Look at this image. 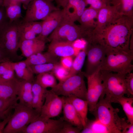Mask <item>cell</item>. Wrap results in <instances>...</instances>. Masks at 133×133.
I'll list each match as a JSON object with an SVG mask.
<instances>
[{"instance_id":"1","label":"cell","mask_w":133,"mask_h":133,"mask_svg":"<svg viewBox=\"0 0 133 133\" xmlns=\"http://www.w3.org/2000/svg\"><path fill=\"white\" fill-rule=\"evenodd\" d=\"M133 30V17L118 15L104 27L92 31L89 37L104 45L106 53L128 52Z\"/></svg>"},{"instance_id":"2","label":"cell","mask_w":133,"mask_h":133,"mask_svg":"<svg viewBox=\"0 0 133 133\" xmlns=\"http://www.w3.org/2000/svg\"><path fill=\"white\" fill-rule=\"evenodd\" d=\"M119 111L118 108H114L111 103L104 98L100 97L92 113L95 119L105 126L110 133H121V125L124 118L119 116Z\"/></svg>"},{"instance_id":"3","label":"cell","mask_w":133,"mask_h":133,"mask_svg":"<svg viewBox=\"0 0 133 133\" xmlns=\"http://www.w3.org/2000/svg\"><path fill=\"white\" fill-rule=\"evenodd\" d=\"M100 73L103 87L100 98H104L111 103H117L119 98L127 94L125 81L126 75L100 70Z\"/></svg>"},{"instance_id":"4","label":"cell","mask_w":133,"mask_h":133,"mask_svg":"<svg viewBox=\"0 0 133 133\" xmlns=\"http://www.w3.org/2000/svg\"><path fill=\"white\" fill-rule=\"evenodd\" d=\"M14 111L3 133H22L31 122L38 118L40 114L32 107L17 102Z\"/></svg>"},{"instance_id":"5","label":"cell","mask_w":133,"mask_h":133,"mask_svg":"<svg viewBox=\"0 0 133 133\" xmlns=\"http://www.w3.org/2000/svg\"><path fill=\"white\" fill-rule=\"evenodd\" d=\"M81 72L59 82L51 90L57 95L64 97L73 96L86 100L87 88Z\"/></svg>"},{"instance_id":"6","label":"cell","mask_w":133,"mask_h":133,"mask_svg":"<svg viewBox=\"0 0 133 133\" xmlns=\"http://www.w3.org/2000/svg\"><path fill=\"white\" fill-rule=\"evenodd\" d=\"M133 51L106 53L100 70L126 75L133 70Z\"/></svg>"},{"instance_id":"7","label":"cell","mask_w":133,"mask_h":133,"mask_svg":"<svg viewBox=\"0 0 133 133\" xmlns=\"http://www.w3.org/2000/svg\"><path fill=\"white\" fill-rule=\"evenodd\" d=\"M86 30L74 22L64 20L48 36L47 39L50 41L56 40L72 43L78 39H84Z\"/></svg>"},{"instance_id":"8","label":"cell","mask_w":133,"mask_h":133,"mask_svg":"<svg viewBox=\"0 0 133 133\" xmlns=\"http://www.w3.org/2000/svg\"><path fill=\"white\" fill-rule=\"evenodd\" d=\"M20 21L9 22L0 31V46L8 56L17 57L19 43L18 25Z\"/></svg>"},{"instance_id":"9","label":"cell","mask_w":133,"mask_h":133,"mask_svg":"<svg viewBox=\"0 0 133 133\" xmlns=\"http://www.w3.org/2000/svg\"><path fill=\"white\" fill-rule=\"evenodd\" d=\"M85 46L87 57L85 75H90L101 66L105 59L106 50L104 46L94 40H89Z\"/></svg>"},{"instance_id":"10","label":"cell","mask_w":133,"mask_h":133,"mask_svg":"<svg viewBox=\"0 0 133 133\" xmlns=\"http://www.w3.org/2000/svg\"><path fill=\"white\" fill-rule=\"evenodd\" d=\"M60 9L47 0H32L28 4L22 20L29 22L44 20L52 12Z\"/></svg>"},{"instance_id":"11","label":"cell","mask_w":133,"mask_h":133,"mask_svg":"<svg viewBox=\"0 0 133 133\" xmlns=\"http://www.w3.org/2000/svg\"><path fill=\"white\" fill-rule=\"evenodd\" d=\"M100 67L90 75L84 74L87 81L86 100L89 110L91 112L94 110L102 94L103 87L100 73Z\"/></svg>"},{"instance_id":"12","label":"cell","mask_w":133,"mask_h":133,"mask_svg":"<svg viewBox=\"0 0 133 133\" xmlns=\"http://www.w3.org/2000/svg\"><path fill=\"white\" fill-rule=\"evenodd\" d=\"M64 122L62 118L55 120L40 116L29 124L22 133H59Z\"/></svg>"},{"instance_id":"13","label":"cell","mask_w":133,"mask_h":133,"mask_svg":"<svg viewBox=\"0 0 133 133\" xmlns=\"http://www.w3.org/2000/svg\"><path fill=\"white\" fill-rule=\"evenodd\" d=\"M64 100V96L60 97L51 90H47L40 116L48 118L58 116L63 110Z\"/></svg>"},{"instance_id":"14","label":"cell","mask_w":133,"mask_h":133,"mask_svg":"<svg viewBox=\"0 0 133 133\" xmlns=\"http://www.w3.org/2000/svg\"><path fill=\"white\" fill-rule=\"evenodd\" d=\"M63 19L61 10L60 9L52 12L42 21V32L37 37L45 41L48 36L61 23Z\"/></svg>"},{"instance_id":"15","label":"cell","mask_w":133,"mask_h":133,"mask_svg":"<svg viewBox=\"0 0 133 133\" xmlns=\"http://www.w3.org/2000/svg\"><path fill=\"white\" fill-rule=\"evenodd\" d=\"M86 6L83 0H69L61 10L63 19L74 22L78 21Z\"/></svg>"},{"instance_id":"16","label":"cell","mask_w":133,"mask_h":133,"mask_svg":"<svg viewBox=\"0 0 133 133\" xmlns=\"http://www.w3.org/2000/svg\"><path fill=\"white\" fill-rule=\"evenodd\" d=\"M42 21H20L18 25L19 42L24 40L34 39L41 32Z\"/></svg>"},{"instance_id":"17","label":"cell","mask_w":133,"mask_h":133,"mask_svg":"<svg viewBox=\"0 0 133 133\" xmlns=\"http://www.w3.org/2000/svg\"><path fill=\"white\" fill-rule=\"evenodd\" d=\"M47 51L55 57L61 58L73 56L75 52L73 43L56 40L50 41Z\"/></svg>"},{"instance_id":"18","label":"cell","mask_w":133,"mask_h":133,"mask_svg":"<svg viewBox=\"0 0 133 133\" xmlns=\"http://www.w3.org/2000/svg\"><path fill=\"white\" fill-rule=\"evenodd\" d=\"M45 47V41L36 38L23 40L19 43V49L22 56L27 58L31 55L43 52Z\"/></svg>"},{"instance_id":"19","label":"cell","mask_w":133,"mask_h":133,"mask_svg":"<svg viewBox=\"0 0 133 133\" xmlns=\"http://www.w3.org/2000/svg\"><path fill=\"white\" fill-rule=\"evenodd\" d=\"M64 97L62 110L63 114V119L82 130L83 128V126L78 115L73 105L67 98L65 97Z\"/></svg>"},{"instance_id":"20","label":"cell","mask_w":133,"mask_h":133,"mask_svg":"<svg viewBox=\"0 0 133 133\" xmlns=\"http://www.w3.org/2000/svg\"><path fill=\"white\" fill-rule=\"evenodd\" d=\"M20 80L15 77L0 83V98L10 100L17 98Z\"/></svg>"},{"instance_id":"21","label":"cell","mask_w":133,"mask_h":133,"mask_svg":"<svg viewBox=\"0 0 133 133\" xmlns=\"http://www.w3.org/2000/svg\"><path fill=\"white\" fill-rule=\"evenodd\" d=\"M118 15L114 6L107 4L98 11L97 25L94 30H98L104 27Z\"/></svg>"},{"instance_id":"22","label":"cell","mask_w":133,"mask_h":133,"mask_svg":"<svg viewBox=\"0 0 133 133\" xmlns=\"http://www.w3.org/2000/svg\"><path fill=\"white\" fill-rule=\"evenodd\" d=\"M33 82L20 80L17 95L18 102L32 107Z\"/></svg>"},{"instance_id":"23","label":"cell","mask_w":133,"mask_h":133,"mask_svg":"<svg viewBox=\"0 0 133 133\" xmlns=\"http://www.w3.org/2000/svg\"><path fill=\"white\" fill-rule=\"evenodd\" d=\"M98 11L90 7L86 8L78 21L80 25L86 30H94L97 25Z\"/></svg>"},{"instance_id":"24","label":"cell","mask_w":133,"mask_h":133,"mask_svg":"<svg viewBox=\"0 0 133 133\" xmlns=\"http://www.w3.org/2000/svg\"><path fill=\"white\" fill-rule=\"evenodd\" d=\"M21 4L19 0H3V6L9 22L19 20L21 16Z\"/></svg>"},{"instance_id":"25","label":"cell","mask_w":133,"mask_h":133,"mask_svg":"<svg viewBox=\"0 0 133 133\" xmlns=\"http://www.w3.org/2000/svg\"><path fill=\"white\" fill-rule=\"evenodd\" d=\"M66 97L74 107L81 120L83 127L88 119L87 117L88 110L87 101L73 96Z\"/></svg>"},{"instance_id":"26","label":"cell","mask_w":133,"mask_h":133,"mask_svg":"<svg viewBox=\"0 0 133 133\" xmlns=\"http://www.w3.org/2000/svg\"><path fill=\"white\" fill-rule=\"evenodd\" d=\"M32 90L33 93L32 107L40 114L48 90L42 87L35 81L33 83Z\"/></svg>"},{"instance_id":"27","label":"cell","mask_w":133,"mask_h":133,"mask_svg":"<svg viewBox=\"0 0 133 133\" xmlns=\"http://www.w3.org/2000/svg\"><path fill=\"white\" fill-rule=\"evenodd\" d=\"M24 61L28 66L48 63L58 62L57 57L48 51L38 53L26 58Z\"/></svg>"},{"instance_id":"28","label":"cell","mask_w":133,"mask_h":133,"mask_svg":"<svg viewBox=\"0 0 133 133\" xmlns=\"http://www.w3.org/2000/svg\"><path fill=\"white\" fill-rule=\"evenodd\" d=\"M13 68L17 77L21 80L33 82V74L24 61L12 62Z\"/></svg>"},{"instance_id":"29","label":"cell","mask_w":133,"mask_h":133,"mask_svg":"<svg viewBox=\"0 0 133 133\" xmlns=\"http://www.w3.org/2000/svg\"><path fill=\"white\" fill-rule=\"evenodd\" d=\"M111 5L118 14L133 17V0H113Z\"/></svg>"},{"instance_id":"30","label":"cell","mask_w":133,"mask_h":133,"mask_svg":"<svg viewBox=\"0 0 133 133\" xmlns=\"http://www.w3.org/2000/svg\"><path fill=\"white\" fill-rule=\"evenodd\" d=\"M35 82L46 89L49 87L53 88L57 84L56 78L51 72L37 74Z\"/></svg>"},{"instance_id":"31","label":"cell","mask_w":133,"mask_h":133,"mask_svg":"<svg viewBox=\"0 0 133 133\" xmlns=\"http://www.w3.org/2000/svg\"><path fill=\"white\" fill-rule=\"evenodd\" d=\"M80 133H110L108 129L96 119L94 120L88 119L85 126Z\"/></svg>"},{"instance_id":"32","label":"cell","mask_w":133,"mask_h":133,"mask_svg":"<svg viewBox=\"0 0 133 133\" xmlns=\"http://www.w3.org/2000/svg\"><path fill=\"white\" fill-rule=\"evenodd\" d=\"M86 55V50L85 47L73 60L71 67L68 71L69 77L81 72Z\"/></svg>"},{"instance_id":"33","label":"cell","mask_w":133,"mask_h":133,"mask_svg":"<svg viewBox=\"0 0 133 133\" xmlns=\"http://www.w3.org/2000/svg\"><path fill=\"white\" fill-rule=\"evenodd\" d=\"M117 103L122 106L127 117L128 121L133 124V97H127L124 96L118 100Z\"/></svg>"},{"instance_id":"34","label":"cell","mask_w":133,"mask_h":133,"mask_svg":"<svg viewBox=\"0 0 133 133\" xmlns=\"http://www.w3.org/2000/svg\"><path fill=\"white\" fill-rule=\"evenodd\" d=\"M12 62L7 61L0 64V79L7 81L15 77Z\"/></svg>"},{"instance_id":"35","label":"cell","mask_w":133,"mask_h":133,"mask_svg":"<svg viewBox=\"0 0 133 133\" xmlns=\"http://www.w3.org/2000/svg\"><path fill=\"white\" fill-rule=\"evenodd\" d=\"M18 101L17 97L15 99L10 100L0 98V120H3L11 113V111L13 109Z\"/></svg>"},{"instance_id":"36","label":"cell","mask_w":133,"mask_h":133,"mask_svg":"<svg viewBox=\"0 0 133 133\" xmlns=\"http://www.w3.org/2000/svg\"><path fill=\"white\" fill-rule=\"evenodd\" d=\"M59 62L48 63L29 66L33 74H39L52 71L59 64Z\"/></svg>"},{"instance_id":"37","label":"cell","mask_w":133,"mask_h":133,"mask_svg":"<svg viewBox=\"0 0 133 133\" xmlns=\"http://www.w3.org/2000/svg\"><path fill=\"white\" fill-rule=\"evenodd\" d=\"M51 72L59 82L62 81L69 77L68 71L64 68L60 64Z\"/></svg>"},{"instance_id":"38","label":"cell","mask_w":133,"mask_h":133,"mask_svg":"<svg viewBox=\"0 0 133 133\" xmlns=\"http://www.w3.org/2000/svg\"><path fill=\"white\" fill-rule=\"evenodd\" d=\"M86 6L89 5L90 7L99 11L107 4L105 0H83Z\"/></svg>"},{"instance_id":"39","label":"cell","mask_w":133,"mask_h":133,"mask_svg":"<svg viewBox=\"0 0 133 133\" xmlns=\"http://www.w3.org/2000/svg\"><path fill=\"white\" fill-rule=\"evenodd\" d=\"M125 85L127 94L133 95V73H128L125 75Z\"/></svg>"},{"instance_id":"40","label":"cell","mask_w":133,"mask_h":133,"mask_svg":"<svg viewBox=\"0 0 133 133\" xmlns=\"http://www.w3.org/2000/svg\"><path fill=\"white\" fill-rule=\"evenodd\" d=\"M81 130L65 121L59 133H79Z\"/></svg>"},{"instance_id":"41","label":"cell","mask_w":133,"mask_h":133,"mask_svg":"<svg viewBox=\"0 0 133 133\" xmlns=\"http://www.w3.org/2000/svg\"><path fill=\"white\" fill-rule=\"evenodd\" d=\"M72 56H67L61 58L60 64L64 68L68 71L72 66L73 61Z\"/></svg>"},{"instance_id":"42","label":"cell","mask_w":133,"mask_h":133,"mask_svg":"<svg viewBox=\"0 0 133 133\" xmlns=\"http://www.w3.org/2000/svg\"><path fill=\"white\" fill-rule=\"evenodd\" d=\"M9 22L4 7H0V31Z\"/></svg>"},{"instance_id":"43","label":"cell","mask_w":133,"mask_h":133,"mask_svg":"<svg viewBox=\"0 0 133 133\" xmlns=\"http://www.w3.org/2000/svg\"><path fill=\"white\" fill-rule=\"evenodd\" d=\"M133 124L128 122L124 118L121 125V133H133Z\"/></svg>"},{"instance_id":"44","label":"cell","mask_w":133,"mask_h":133,"mask_svg":"<svg viewBox=\"0 0 133 133\" xmlns=\"http://www.w3.org/2000/svg\"><path fill=\"white\" fill-rule=\"evenodd\" d=\"M10 58L4 50L0 46V64L7 61H10Z\"/></svg>"},{"instance_id":"45","label":"cell","mask_w":133,"mask_h":133,"mask_svg":"<svg viewBox=\"0 0 133 133\" xmlns=\"http://www.w3.org/2000/svg\"><path fill=\"white\" fill-rule=\"evenodd\" d=\"M11 115V113L6 117L0 122V133H3L4 130L10 120Z\"/></svg>"},{"instance_id":"46","label":"cell","mask_w":133,"mask_h":133,"mask_svg":"<svg viewBox=\"0 0 133 133\" xmlns=\"http://www.w3.org/2000/svg\"><path fill=\"white\" fill-rule=\"evenodd\" d=\"M55 2L57 7L60 8L62 7L63 8L66 5L69 0H53Z\"/></svg>"},{"instance_id":"47","label":"cell","mask_w":133,"mask_h":133,"mask_svg":"<svg viewBox=\"0 0 133 133\" xmlns=\"http://www.w3.org/2000/svg\"><path fill=\"white\" fill-rule=\"evenodd\" d=\"M23 5V8L26 9L29 3L32 0H19Z\"/></svg>"},{"instance_id":"48","label":"cell","mask_w":133,"mask_h":133,"mask_svg":"<svg viewBox=\"0 0 133 133\" xmlns=\"http://www.w3.org/2000/svg\"><path fill=\"white\" fill-rule=\"evenodd\" d=\"M113 0H105L107 3L108 4H111Z\"/></svg>"},{"instance_id":"49","label":"cell","mask_w":133,"mask_h":133,"mask_svg":"<svg viewBox=\"0 0 133 133\" xmlns=\"http://www.w3.org/2000/svg\"><path fill=\"white\" fill-rule=\"evenodd\" d=\"M3 0H0V7L3 6Z\"/></svg>"},{"instance_id":"50","label":"cell","mask_w":133,"mask_h":133,"mask_svg":"<svg viewBox=\"0 0 133 133\" xmlns=\"http://www.w3.org/2000/svg\"><path fill=\"white\" fill-rule=\"evenodd\" d=\"M5 81H4L3 80H2L0 79V83L2 82H5Z\"/></svg>"},{"instance_id":"51","label":"cell","mask_w":133,"mask_h":133,"mask_svg":"<svg viewBox=\"0 0 133 133\" xmlns=\"http://www.w3.org/2000/svg\"><path fill=\"white\" fill-rule=\"evenodd\" d=\"M48 1H51V2H52L53 1V0H47Z\"/></svg>"}]
</instances>
